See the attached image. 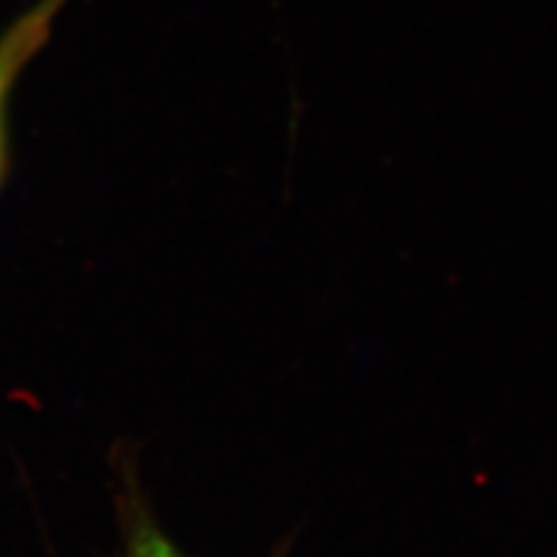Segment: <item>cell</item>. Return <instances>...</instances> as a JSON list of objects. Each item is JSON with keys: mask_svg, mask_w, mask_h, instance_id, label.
Masks as SVG:
<instances>
[{"mask_svg": "<svg viewBox=\"0 0 557 557\" xmlns=\"http://www.w3.org/2000/svg\"><path fill=\"white\" fill-rule=\"evenodd\" d=\"M67 0H39L34 9L21 16L9 32L0 37V165H3V139H5V107L13 83L24 73V67L37 58V52L50 39L54 18L65 9Z\"/></svg>", "mask_w": 557, "mask_h": 557, "instance_id": "obj_1", "label": "cell"}, {"mask_svg": "<svg viewBox=\"0 0 557 557\" xmlns=\"http://www.w3.org/2000/svg\"><path fill=\"white\" fill-rule=\"evenodd\" d=\"M129 557H178L173 553L171 545L165 540H160L158 534H139L135 540V545L129 549Z\"/></svg>", "mask_w": 557, "mask_h": 557, "instance_id": "obj_2", "label": "cell"}]
</instances>
